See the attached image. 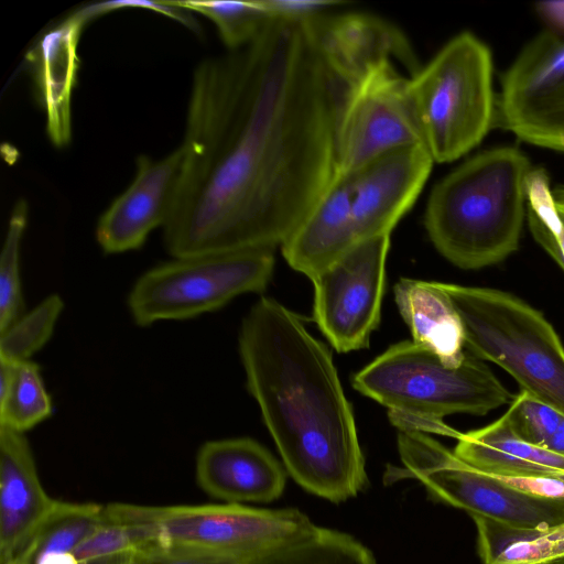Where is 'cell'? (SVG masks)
Wrapping results in <instances>:
<instances>
[{
    "label": "cell",
    "mask_w": 564,
    "mask_h": 564,
    "mask_svg": "<svg viewBox=\"0 0 564 564\" xmlns=\"http://www.w3.org/2000/svg\"><path fill=\"white\" fill-rule=\"evenodd\" d=\"M343 94L306 25L272 20L247 47L200 62L169 253L281 247L336 175Z\"/></svg>",
    "instance_id": "1"
},
{
    "label": "cell",
    "mask_w": 564,
    "mask_h": 564,
    "mask_svg": "<svg viewBox=\"0 0 564 564\" xmlns=\"http://www.w3.org/2000/svg\"><path fill=\"white\" fill-rule=\"evenodd\" d=\"M238 343L248 390L291 477L334 503L356 497L368 485L366 462L327 347L264 296L243 318Z\"/></svg>",
    "instance_id": "2"
},
{
    "label": "cell",
    "mask_w": 564,
    "mask_h": 564,
    "mask_svg": "<svg viewBox=\"0 0 564 564\" xmlns=\"http://www.w3.org/2000/svg\"><path fill=\"white\" fill-rule=\"evenodd\" d=\"M533 167L513 147L480 152L432 188L424 215L427 235L454 265L477 270L503 261L520 242L525 185Z\"/></svg>",
    "instance_id": "3"
},
{
    "label": "cell",
    "mask_w": 564,
    "mask_h": 564,
    "mask_svg": "<svg viewBox=\"0 0 564 564\" xmlns=\"http://www.w3.org/2000/svg\"><path fill=\"white\" fill-rule=\"evenodd\" d=\"M352 387L386 406L398 430L455 440L460 432L445 424L444 416L485 415L514 397L485 361L470 352L451 365L413 340L389 347L354 375Z\"/></svg>",
    "instance_id": "4"
},
{
    "label": "cell",
    "mask_w": 564,
    "mask_h": 564,
    "mask_svg": "<svg viewBox=\"0 0 564 564\" xmlns=\"http://www.w3.org/2000/svg\"><path fill=\"white\" fill-rule=\"evenodd\" d=\"M442 284L469 352L496 364L521 390L564 414V346L544 315L506 291Z\"/></svg>",
    "instance_id": "5"
},
{
    "label": "cell",
    "mask_w": 564,
    "mask_h": 564,
    "mask_svg": "<svg viewBox=\"0 0 564 564\" xmlns=\"http://www.w3.org/2000/svg\"><path fill=\"white\" fill-rule=\"evenodd\" d=\"M492 69L489 47L464 31L409 77L422 143L434 162L459 159L489 131L497 106Z\"/></svg>",
    "instance_id": "6"
},
{
    "label": "cell",
    "mask_w": 564,
    "mask_h": 564,
    "mask_svg": "<svg viewBox=\"0 0 564 564\" xmlns=\"http://www.w3.org/2000/svg\"><path fill=\"white\" fill-rule=\"evenodd\" d=\"M104 513L108 519L138 527L147 550L186 549L241 558L316 528L299 509H258L239 503L140 506L115 502L105 505Z\"/></svg>",
    "instance_id": "7"
},
{
    "label": "cell",
    "mask_w": 564,
    "mask_h": 564,
    "mask_svg": "<svg viewBox=\"0 0 564 564\" xmlns=\"http://www.w3.org/2000/svg\"><path fill=\"white\" fill-rule=\"evenodd\" d=\"M273 269L270 249L176 257L144 272L127 303L140 326L188 319L219 310L238 295L262 292Z\"/></svg>",
    "instance_id": "8"
},
{
    "label": "cell",
    "mask_w": 564,
    "mask_h": 564,
    "mask_svg": "<svg viewBox=\"0 0 564 564\" xmlns=\"http://www.w3.org/2000/svg\"><path fill=\"white\" fill-rule=\"evenodd\" d=\"M401 469L391 481H420L430 498L517 528H544L564 522V497L533 494L505 477L479 471L462 462L430 434L398 430Z\"/></svg>",
    "instance_id": "9"
},
{
    "label": "cell",
    "mask_w": 564,
    "mask_h": 564,
    "mask_svg": "<svg viewBox=\"0 0 564 564\" xmlns=\"http://www.w3.org/2000/svg\"><path fill=\"white\" fill-rule=\"evenodd\" d=\"M409 77L393 61H383L344 91L336 124V174L354 173L388 151L422 143Z\"/></svg>",
    "instance_id": "10"
},
{
    "label": "cell",
    "mask_w": 564,
    "mask_h": 564,
    "mask_svg": "<svg viewBox=\"0 0 564 564\" xmlns=\"http://www.w3.org/2000/svg\"><path fill=\"white\" fill-rule=\"evenodd\" d=\"M389 247L390 236L365 240L311 279L314 319L339 352L366 347L380 322Z\"/></svg>",
    "instance_id": "11"
},
{
    "label": "cell",
    "mask_w": 564,
    "mask_h": 564,
    "mask_svg": "<svg viewBox=\"0 0 564 564\" xmlns=\"http://www.w3.org/2000/svg\"><path fill=\"white\" fill-rule=\"evenodd\" d=\"M496 120L521 140L564 152V36L535 35L507 69Z\"/></svg>",
    "instance_id": "12"
},
{
    "label": "cell",
    "mask_w": 564,
    "mask_h": 564,
    "mask_svg": "<svg viewBox=\"0 0 564 564\" xmlns=\"http://www.w3.org/2000/svg\"><path fill=\"white\" fill-rule=\"evenodd\" d=\"M433 163L426 147L415 143L388 151L350 173L359 243L390 236L420 196Z\"/></svg>",
    "instance_id": "13"
},
{
    "label": "cell",
    "mask_w": 564,
    "mask_h": 564,
    "mask_svg": "<svg viewBox=\"0 0 564 564\" xmlns=\"http://www.w3.org/2000/svg\"><path fill=\"white\" fill-rule=\"evenodd\" d=\"M183 161L181 145L161 159L138 156L133 181L97 223L96 239L105 253L137 250L154 229L165 226L176 199Z\"/></svg>",
    "instance_id": "14"
},
{
    "label": "cell",
    "mask_w": 564,
    "mask_h": 564,
    "mask_svg": "<svg viewBox=\"0 0 564 564\" xmlns=\"http://www.w3.org/2000/svg\"><path fill=\"white\" fill-rule=\"evenodd\" d=\"M324 65L344 91L383 61L414 75L421 67L410 42L387 20L367 12H330L307 25Z\"/></svg>",
    "instance_id": "15"
},
{
    "label": "cell",
    "mask_w": 564,
    "mask_h": 564,
    "mask_svg": "<svg viewBox=\"0 0 564 564\" xmlns=\"http://www.w3.org/2000/svg\"><path fill=\"white\" fill-rule=\"evenodd\" d=\"M94 18L90 4L75 10L41 35L26 54L46 133L56 148L72 140V97L80 66L78 45L85 25Z\"/></svg>",
    "instance_id": "16"
},
{
    "label": "cell",
    "mask_w": 564,
    "mask_h": 564,
    "mask_svg": "<svg viewBox=\"0 0 564 564\" xmlns=\"http://www.w3.org/2000/svg\"><path fill=\"white\" fill-rule=\"evenodd\" d=\"M57 502L41 484L24 433L0 425V564L25 549Z\"/></svg>",
    "instance_id": "17"
},
{
    "label": "cell",
    "mask_w": 564,
    "mask_h": 564,
    "mask_svg": "<svg viewBox=\"0 0 564 564\" xmlns=\"http://www.w3.org/2000/svg\"><path fill=\"white\" fill-rule=\"evenodd\" d=\"M195 475L208 496L239 505L278 499L286 480L285 470L274 456L248 437L204 443L196 455Z\"/></svg>",
    "instance_id": "18"
},
{
    "label": "cell",
    "mask_w": 564,
    "mask_h": 564,
    "mask_svg": "<svg viewBox=\"0 0 564 564\" xmlns=\"http://www.w3.org/2000/svg\"><path fill=\"white\" fill-rule=\"evenodd\" d=\"M351 204V175L336 174L281 246L293 270L312 279L359 243Z\"/></svg>",
    "instance_id": "19"
},
{
    "label": "cell",
    "mask_w": 564,
    "mask_h": 564,
    "mask_svg": "<svg viewBox=\"0 0 564 564\" xmlns=\"http://www.w3.org/2000/svg\"><path fill=\"white\" fill-rule=\"evenodd\" d=\"M454 454L468 466L498 477L554 478L564 457L521 440L502 414L495 422L460 433Z\"/></svg>",
    "instance_id": "20"
},
{
    "label": "cell",
    "mask_w": 564,
    "mask_h": 564,
    "mask_svg": "<svg viewBox=\"0 0 564 564\" xmlns=\"http://www.w3.org/2000/svg\"><path fill=\"white\" fill-rule=\"evenodd\" d=\"M394 300L414 343L451 365L466 357L460 318L441 282L402 278L394 286Z\"/></svg>",
    "instance_id": "21"
},
{
    "label": "cell",
    "mask_w": 564,
    "mask_h": 564,
    "mask_svg": "<svg viewBox=\"0 0 564 564\" xmlns=\"http://www.w3.org/2000/svg\"><path fill=\"white\" fill-rule=\"evenodd\" d=\"M484 564H551L564 558V522L544 528H517L470 516Z\"/></svg>",
    "instance_id": "22"
},
{
    "label": "cell",
    "mask_w": 564,
    "mask_h": 564,
    "mask_svg": "<svg viewBox=\"0 0 564 564\" xmlns=\"http://www.w3.org/2000/svg\"><path fill=\"white\" fill-rule=\"evenodd\" d=\"M242 564H377V561L350 534L316 525L310 533L247 557Z\"/></svg>",
    "instance_id": "23"
},
{
    "label": "cell",
    "mask_w": 564,
    "mask_h": 564,
    "mask_svg": "<svg viewBox=\"0 0 564 564\" xmlns=\"http://www.w3.org/2000/svg\"><path fill=\"white\" fill-rule=\"evenodd\" d=\"M40 367L32 360L0 361V425L25 433L52 415Z\"/></svg>",
    "instance_id": "24"
},
{
    "label": "cell",
    "mask_w": 564,
    "mask_h": 564,
    "mask_svg": "<svg viewBox=\"0 0 564 564\" xmlns=\"http://www.w3.org/2000/svg\"><path fill=\"white\" fill-rule=\"evenodd\" d=\"M104 521V506L58 501L25 549L9 564H31L51 556L73 554Z\"/></svg>",
    "instance_id": "25"
},
{
    "label": "cell",
    "mask_w": 564,
    "mask_h": 564,
    "mask_svg": "<svg viewBox=\"0 0 564 564\" xmlns=\"http://www.w3.org/2000/svg\"><path fill=\"white\" fill-rule=\"evenodd\" d=\"M525 213L533 238L564 271V184L552 185L545 170L533 167Z\"/></svg>",
    "instance_id": "26"
},
{
    "label": "cell",
    "mask_w": 564,
    "mask_h": 564,
    "mask_svg": "<svg viewBox=\"0 0 564 564\" xmlns=\"http://www.w3.org/2000/svg\"><path fill=\"white\" fill-rule=\"evenodd\" d=\"M174 3L210 20L229 51H239L250 45L273 20L260 0H185Z\"/></svg>",
    "instance_id": "27"
},
{
    "label": "cell",
    "mask_w": 564,
    "mask_h": 564,
    "mask_svg": "<svg viewBox=\"0 0 564 564\" xmlns=\"http://www.w3.org/2000/svg\"><path fill=\"white\" fill-rule=\"evenodd\" d=\"M63 308L61 296L51 294L0 332V361L30 360L50 340Z\"/></svg>",
    "instance_id": "28"
},
{
    "label": "cell",
    "mask_w": 564,
    "mask_h": 564,
    "mask_svg": "<svg viewBox=\"0 0 564 564\" xmlns=\"http://www.w3.org/2000/svg\"><path fill=\"white\" fill-rule=\"evenodd\" d=\"M28 217V203L18 199L10 214L0 254V332L24 314L20 256Z\"/></svg>",
    "instance_id": "29"
},
{
    "label": "cell",
    "mask_w": 564,
    "mask_h": 564,
    "mask_svg": "<svg viewBox=\"0 0 564 564\" xmlns=\"http://www.w3.org/2000/svg\"><path fill=\"white\" fill-rule=\"evenodd\" d=\"M503 414L521 440L542 448L564 419L558 410L523 390L513 397Z\"/></svg>",
    "instance_id": "30"
},
{
    "label": "cell",
    "mask_w": 564,
    "mask_h": 564,
    "mask_svg": "<svg viewBox=\"0 0 564 564\" xmlns=\"http://www.w3.org/2000/svg\"><path fill=\"white\" fill-rule=\"evenodd\" d=\"M143 550V540L132 524L108 519L104 514L101 524L75 549L73 554L82 564L106 557L135 554Z\"/></svg>",
    "instance_id": "31"
},
{
    "label": "cell",
    "mask_w": 564,
    "mask_h": 564,
    "mask_svg": "<svg viewBox=\"0 0 564 564\" xmlns=\"http://www.w3.org/2000/svg\"><path fill=\"white\" fill-rule=\"evenodd\" d=\"M273 20L312 25L345 2L334 0H260Z\"/></svg>",
    "instance_id": "32"
},
{
    "label": "cell",
    "mask_w": 564,
    "mask_h": 564,
    "mask_svg": "<svg viewBox=\"0 0 564 564\" xmlns=\"http://www.w3.org/2000/svg\"><path fill=\"white\" fill-rule=\"evenodd\" d=\"M245 560L206 551L155 547L133 554L131 564H242Z\"/></svg>",
    "instance_id": "33"
},
{
    "label": "cell",
    "mask_w": 564,
    "mask_h": 564,
    "mask_svg": "<svg viewBox=\"0 0 564 564\" xmlns=\"http://www.w3.org/2000/svg\"><path fill=\"white\" fill-rule=\"evenodd\" d=\"M536 11L546 22L547 30L564 36V1L539 2Z\"/></svg>",
    "instance_id": "34"
},
{
    "label": "cell",
    "mask_w": 564,
    "mask_h": 564,
    "mask_svg": "<svg viewBox=\"0 0 564 564\" xmlns=\"http://www.w3.org/2000/svg\"><path fill=\"white\" fill-rule=\"evenodd\" d=\"M545 449L564 457V419L546 443Z\"/></svg>",
    "instance_id": "35"
},
{
    "label": "cell",
    "mask_w": 564,
    "mask_h": 564,
    "mask_svg": "<svg viewBox=\"0 0 564 564\" xmlns=\"http://www.w3.org/2000/svg\"><path fill=\"white\" fill-rule=\"evenodd\" d=\"M132 556L133 554L118 555L91 562H86L82 564H128L131 561Z\"/></svg>",
    "instance_id": "36"
},
{
    "label": "cell",
    "mask_w": 564,
    "mask_h": 564,
    "mask_svg": "<svg viewBox=\"0 0 564 564\" xmlns=\"http://www.w3.org/2000/svg\"><path fill=\"white\" fill-rule=\"evenodd\" d=\"M554 478L563 480L564 481V473L556 475Z\"/></svg>",
    "instance_id": "37"
},
{
    "label": "cell",
    "mask_w": 564,
    "mask_h": 564,
    "mask_svg": "<svg viewBox=\"0 0 564 564\" xmlns=\"http://www.w3.org/2000/svg\"><path fill=\"white\" fill-rule=\"evenodd\" d=\"M551 564H564V558H563V560H560V561H557V562L551 563Z\"/></svg>",
    "instance_id": "38"
},
{
    "label": "cell",
    "mask_w": 564,
    "mask_h": 564,
    "mask_svg": "<svg viewBox=\"0 0 564 564\" xmlns=\"http://www.w3.org/2000/svg\"><path fill=\"white\" fill-rule=\"evenodd\" d=\"M131 560H132V558H131ZM128 564H131V561H130Z\"/></svg>",
    "instance_id": "39"
}]
</instances>
